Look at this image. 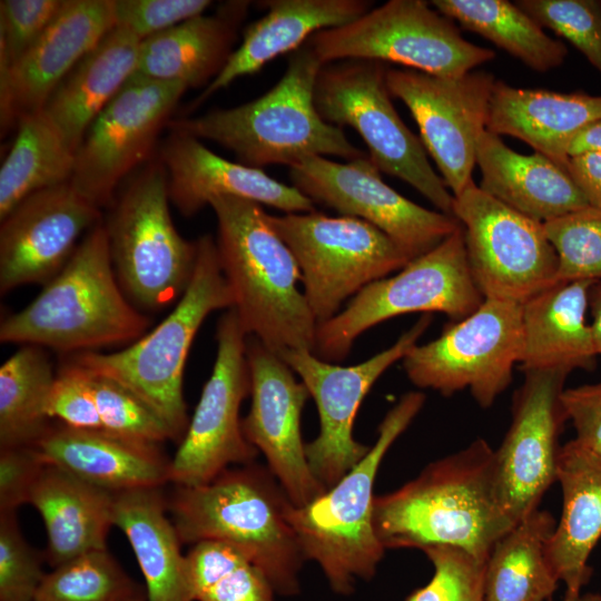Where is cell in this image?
<instances>
[{
  "label": "cell",
  "instance_id": "5bb4252c",
  "mask_svg": "<svg viewBox=\"0 0 601 601\" xmlns=\"http://www.w3.org/2000/svg\"><path fill=\"white\" fill-rule=\"evenodd\" d=\"M471 275L484 298L522 304L559 282L543 223L484 193L473 180L454 196Z\"/></svg>",
  "mask_w": 601,
  "mask_h": 601
},
{
  "label": "cell",
  "instance_id": "4dcf8cb0",
  "mask_svg": "<svg viewBox=\"0 0 601 601\" xmlns=\"http://www.w3.org/2000/svg\"><path fill=\"white\" fill-rule=\"evenodd\" d=\"M476 164L484 193L540 223L589 206L565 169L536 151H514L489 130L480 138Z\"/></svg>",
  "mask_w": 601,
  "mask_h": 601
},
{
  "label": "cell",
  "instance_id": "7c38bea8",
  "mask_svg": "<svg viewBox=\"0 0 601 601\" xmlns=\"http://www.w3.org/2000/svg\"><path fill=\"white\" fill-rule=\"evenodd\" d=\"M267 219L298 264L317 325L337 315L365 286L412 260L385 233L356 217L314 210L267 214Z\"/></svg>",
  "mask_w": 601,
  "mask_h": 601
},
{
  "label": "cell",
  "instance_id": "e575fe53",
  "mask_svg": "<svg viewBox=\"0 0 601 601\" xmlns=\"http://www.w3.org/2000/svg\"><path fill=\"white\" fill-rule=\"evenodd\" d=\"M555 519L536 509L494 544L484 571L485 601H548L559 579L546 555Z\"/></svg>",
  "mask_w": 601,
  "mask_h": 601
},
{
  "label": "cell",
  "instance_id": "f35d334b",
  "mask_svg": "<svg viewBox=\"0 0 601 601\" xmlns=\"http://www.w3.org/2000/svg\"><path fill=\"white\" fill-rule=\"evenodd\" d=\"M194 601H276L266 575L233 546L201 541L185 554Z\"/></svg>",
  "mask_w": 601,
  "mask_h": 601
},
{
  "label": "cell",
  "instance_id": "11a10c76",
  "mask_svg": "<svg viewBox=\"0 0 601 601\" xmlns=\"http://www.w3.org/2000/svg\"><path fill=\"white\" fill-rule=\"evenodd\" d=\"M548 601H551V599ZM577 601H601V594L593 592L584 593Z\"/></svg>",
  "mask_w": 601,
  "mask_h": 601
},
{
  "label": "cell",
  "instance_id": "ffe728a7",
  "mask_svg": "<svg viewBox=\"0 0 601 601\" xmlns=\"http://www.w3.org/2000/svg\"><path fill=\"white\" fill-rule=\"evenodd\" d=\"M513 394L512 418L494 450L495 483L500 502L516 524L539 504L556 481L560 435L568 421L561 395L569 372L525 370Z\"/></svg>",
  "mask_w": 601,
  "mask_h": 601
},
{
  "label": "cell",
  "instance_id": "ac0fdd59",
  "mask_svg": "<svg viewBox=\"0 0 601 601\" xmlns=\"http://www.w3.org/2000/svg\"><path fill=\"white\" fill-rule=\"evenodd\" d=\"M289 179L314 204L374 225L411 259L462 226L454 216L424 208L390 187L368 156L346 162L308 157L289 168Z\"/></svg>",
  "mask_w": 601,
  "mask_h": 601
},
{
  "label": "cell",
  "instance_id": "277c9868",
  "mask_svg": "<svg viewBox=\"0 0 601 601\" xmlns=\"http://www.w3.org/2000/svg\"><path fill=\"white\" fill-rule=\"evenodd\" d=\"M323 62L307 45L290 53L278 82L260 97L234 108L170 120V130L211 140L237 161L263 169L289 168L305 158L337 156L347 161L366 154L344 131L326 122L314 104V87Z\"/></svg>",
  "mask_w": 601,
  "mask_h": 601
},
{
  "label": "cell",
  "instance_id": "7402d4cb",
  "mask_svg": "<svg viewBox=\"0 0 601 601\" xmlns=\"http://www.w3.org/2000/svg\"><path fill=\"white\" fill-rule=\"evenodd\" d=\"M100 208L69 181L19 203L0 228V292L49 283L67 264L85 230L100 221Z\"/></svg>",
  "mask_w": 601,
  "mask_h": 601
},
{
  "label": "cell",
  "instance_id": "7bdbcfd3",
  "mask_svg": "<svg viewBox=\"0 0 601 601\" xmlns=\"http://www.w3.org/2000/svg\"><path fill=\"white\" fill-rule=\"evenodd\" d=\"M541 27L571 42L601 75V1L518 0Z\"/></svg>",
  "mask_w": 601,
  "mask_h": 601
},
{
  "label": "cell",
  "instance_id": "8fae6325",
  "mask_svg": "<svg viewBox=\"0 0 601 601\" xmlns=\"http://www.w3.org/2000/svg\"><path fill=\"white\" fill-rule=\"evenodd\" d=\"M307 45L324 65L376 60L443 77L465 75L495 57L423 0H390L347 24L314 33Z\"/></svg>",
  "mask_w": 601,
  "mask_h": 601
},
{
  "label": "cell",
  "instance_id": "74e56055",
  "mask_svg": "<svg viewBox=\"0 0 601 601\" xmlns=\"http://www.w3.org/2000/svg\"><path fill=\"white\" fill-rule=\"evenodd\" d=\"M56 375L37 345H22L0 367V449L32 446L48 430Z\"/></svg>",
  "mask_w": 601,
  "mask_h": 601
},
{
  "label": "cell",
  "instance_id": "b9f144b4",
  "mask_svg": "<svg viewBox=\"0 0 601 601\" xmlns=\"http://www.w3.org/2000/svg\"><path fill=\"white\" fill-rule=\"evenodd\" d=\"M81 368L104 431L155 444L175 440L167 424L135 393L112 378Z\"/></svg>",
  "mask_w": 601,
  "mask_h": 601
},
{
  "label": "cell",
  "instance_id": "52a82bcc",
  "mask_svg": "<svg viewBox=\"0 0 601 601\" xmlns=\"http://www.w3.org/2000/svg\"><path fill=\"white\" fill-rule=\"evenodd\" d=\"M424 403L422 392L404 394L380 423L377 439L361 462L311 503L287 508L306 561L316 562L341 595L352 594L358 580H371L384 556L373 528L375 477L386 452Z\"/></svg>",
  "mask_w": 601,
  "mask_h": 601
},
{
  "label": "cell",
  "instance_id": "4fadbf2b",
  "mask_svg": "<svg viewBox=\"0 0 601 601\" xmlns=\"http://www.w3.org/2000/svg\"><path fill=\"white\" fill-rule=\"evenodd\" d=\"M521 351V304L485 298L435 339L416 344L402 365L416 387L446 397L467 390L479 406L489 408L510 386Z\"/></svg>",
  "mask_w": 601,
  "mask_h": 601
},
{
  "label": "cell",
  "instance_id": "603a6c76",
  "mask_svg": "<svg viewBox=\"0 0 601 601\" xmlns=\"http://www.w3.org/2000/svg\"><path fill=\"white\" fill-rule=\"evenodd\" d=\"M115 26L112 0H63L40 38L0 71L2 131L42 110L60 82Z\"/></svg>",
  "mask_w": 601,
  "mask_h": 601
},
{
  "label": "cell",
  "instance_id": "f5cc1de1",
  "mask_svg": "<svg viewBox=\"0 0 601 601\" xmlns=\"http://www.w3.org/2000/svg\"><path fill=\"white\" fill-rule=\"evenodd\" d=\"M589 151H601V121L582 130L569 147V157Z\"/></svg>",
  "mask_w": 601,
  "mask_h": 601
},
{
  "label": "cell",
  "instance_id": "83f0119b",
  "mask_svg": "<svg viewBox=\"0 0 601 601\" xmlns=\"http://www.w3.org/2000/svg\"><path fill=\"white\" fill-rule=\"evenodd\" d=\"M601 121V95L516 88L495 80L486 130L515 137L566 170L569 147Z\"/></svg>",
  "mask_w": 601,
  "mask_h": 601
},
{
  "label": "cell",
  "instance_id": "5b68a950",
  "mask_svg": "<svg viewBox=\"0 0 601 601\" xmlns=\"http://www.w3.org/2000/svg\"><path fill=\"white\" fill-rule=\"evenodd\" d=\"M149 325L118 282L107 229L99 221L42 292L1 322L0 342L77 354L131 344Z\"/></svg>",
  "mask_w": 601,
  "mask_h": 601
},
{
  "label": "cell",
  "instance_id": "60d3db41",
  "mask_svg": "<svg viewBox=\"0 0 601 601\" xmlns=\"http://www.w3.org/2000/svg\"><path fill=\"white\" fill-rule=\"evenodd\" d=\"M559 258L558 279H601V208L587 206L543 223Z\"/></svg>",
  "mask_w": 601,
  "mask_h": 601
},
{
  "label": "cell",
  "instance_id": "ab89813d",
  "mask_svg": "<svg viewBox=\"0 0 601 601\" xmlns=\"http://www.w3.org/2000/svg\"><path fill=\"white\" fill-rule=\"evenodd\" d=\"M134 583L107 549L76 556L46 573L33 601H129Z\"/></svg>",
  "mask_w": 601,
  "mask_h": 601
},
{
  "label": "cell",
  "instance_id": "3957f363",
  "mask_svg": "<svg viewBox=\"0 0 601 601\" xmlns=\"http://www.w3.org/2000/svg\"><path fill=\"white\" fill-rule=\"evenodd\" d=\"M211 206L217 220L219 263L247 333L275 353L313 352L317 323L303 292L298 264L267 219L262 205L219 196Z\"/></svg>",
  "mask_w": 601,
  "mask_h": 601
},
{
  "label": "cell",
  "instance_id": "6da1fadb",
  "mask_svg": "<svg viewBox=\"0 0 601 601\" xmlns=\"http://www.w3.org/2000/svg\"><path fill=\"white\" fill-rule=\"evenodd\" d=\"M514 525L497 495L494 450L480 437L373 503V528L385 550L451 546L486 562Z\"/></svg>",
  "mask_w": 601,
  "mask_h": 601
},
{
  "label": "cell",
  "instance_id": "db71d44e",
  "mask_svg": "<svg viewBox=\"0 0 601 601\" xmlns=\"http://www.w3.org/2000/svg\"><path fill=\"white\" fill-rule=\"evenodd\" d=\"M589 308L592 316L590 324L594 348L601 356V279L595 280L589 292Z\"/></svg>",
  "mask_w": 601,
  "mask_h": 601
},
{
  "label": "cell",
  "instance_id": "44dd1931",
  "mask_svg": "<svg viewBox=\"0 0 601 601\" xmlns=\"http://www.w3.org/2000/svg\"><path fill=\"white\" fill-rule=\"evenodd\" d=\"M246 356L252 404L242 418L244 435L264 454L292 504L304 506L326 492L309 467L300 430L311 395L286 362L257 337L247 335Z\"/></svg>",
  "mask_w": 601,
  "mask_h": 601
},
{
  "label": "cell",
  "instance_id": "c3c4849f",
  "mask_svg": "<svg viewBox=\"0 0 601 601\" xmlns=\"http://www.w3.org/2000/svg\"><path fill=\"white\" fill-rule=\"evenodd\" d=\"M46 412L70 427L104 431L85 371L71 361L56 374Z\"/></svg>",
  "mask_w": 601,
  "mask_h": 601
},
{
  "label": "cell",
  "instance_id": "f546056e",
  "mask_svg": "<svg viewBox=\"0 0 601 601\" xmlns=\"http://www.w3.org/2000/svg\"><path fill=\"white\" fill-rule=\"evenodd\" d=\"M594 280H561L521 304L525 370L592 371L597 352L585 316Z\"/></svg>",
  "mask_w": 601,
  "mask_h": 601
},
{
  "label": "cell",
  "instance_id": "9c48e42d",
  "mask_svg": "<svg viewBox=\"0 0 601 601\" xmlns=\"http://www.w3.org/2000/svg\"><path fill=\"white\" fill-rule=\"evenodd\" d=\"M484 299L469 268L461 226L396 275L365 286L337 315L318 324L313 353L323 361L339 362L359 335L384 321L408 313L439 312L450 322H459Z\"/></svg>",
  "mask_w": 601,
  "mask_h": 601
},
{
  "label": "cell",
  "instance_id": "d4e9b609",
  "mask_svg": "<svg viewBox=\"0 0 601 601\" xmlns=\"http://www.w3.org/2000/svg\"><path fill=\"white\" fill-rule=\"evenodd\" d=\"M32 447L46 464L112 493L170 482L171 461L157 444L111 432L49 426Z\"/></svg>",
  "mask_w": 601,
  "mask_h": 601
},
{
  "label": "cell",
  "instance_id": "30bf717a",
  "mask_svg": "<svg viewBox=\"0 0 601 601\" xmlns=\"http://www.w3.org/2000/svg\"><path fill=\"white\" fill-rule=\"evenodd\" d=\"M386 72L384 62L376 60L323 65L314 87L316 110L331 125L355 129L381 173L404 180L440 211L453 216L454 196L432 168L421 139L395 110Z\"/></svg>",
  "mask_w": 601,
  "mask_h": 601
},
{
  "label": "cell",
  "instance_id": "836d02e7",
  "mask_svg": "<svg viewBox=\"0 0 601 601\" xmlns=\"http://www.w3.org/2000/svg\"><path fill=\"white\" fill-rule=\"evenodd\" d=\"M161 487L116 492L114 525L127 536L144 574L146 601H194L185 570L181 541Z\"/></svg>",
  "mask_w": 601,
  "mask_h": 601
},
{
  "label": "cell",
  "instance_id": "8992f818",
  "mask_svg": "<svg viewBox=\"0 0 601 601\" xmlns=\"http://www.w3.org/2000/svg\"><path fill=\"white\" fill-rule=\"evenodd\" d=\"M196 242L190 283L160 324L118 352H82L70 359L135 393L167 424L175 441H181L189 424L183 381L193 341L210 313L234 306L215 238L204 235Z\"/></svg>",
  "mask_w": 601,
  "mask_h": 601
},
{
  "label": "cell",
  "instance_id": "e0dca14e",
  "mask_svg": "<svg viewBox=\"0 0 601 601\" xmlns=\"http://www.w3.org/2000/svg\"><path fill=\"white\" fill-rule=\"evenodd\" d=\"M187 88L134 75L105 107L75 152L70 185L101 208L119 183L149 160Z\"/></svg>",
  "mask_w": 601,
  "mask_h": 601
},
{
  "label": "cell",
  "instance_id": "d6a6232c",
  "mask_svg": "<svg viewBox=\"0 0 601 601\" xmlns=\"http://www.w3.org/2000/svg\"><path fill=\"white\" fill-rule=\"evenodd\" d=\"M115 493L46 464L27 503L40 513L47 531L46 559L55 568L76 556L106 549L114 525Z\"/></svg>",
  "mask_w": 601,
  "mask_h": 601
},
{
  "label": "cell",
  "instance_id": "9a60e30c",
  "mask_svg": "<svg viewBox=\"0 0 601 601\" xmlns=\"http://www.w3.org/2000/svg\"><path fill=\"white\" fill-rule=\"evenodd\" d=\"M216 342L211 375L170 462V482L178 486L207 483L230 465L255 462L259 453L244 435L239 416L252 377L247 333L234 308L218 319Z\"/></svg>",
  "mask_w": 601,
  "mask_h": 601
},
{
  "label": "cell",
  "instance_id": "4316f807",
  "mask_svg": "<svg viewBox=\"0 0 601 601\" xmlns=\"http://www.w3.org/2000/svg\"><path fill=\"white\" fill-rule=\"evenodd\" d=\"M268 9L248 24L240 45L220 73L190 102L188 112L236 79L259 71L267 62L294 52L316 32L347 24L371 10L366 0H268Z\"/></svg>",
  "mask_w": 601,
  "mask_h": 601
},
{
  "label": "cell",
  "instance_id": "484cf974",
  "mask_svg": "<svg viewBox=\"0 0 601 601\" xmlns=\"http://www.w3.org/2000/svg\"><path fill=\"white\" fill-rule=\"evenodd\" d=\"M556 481L562 513L548 541L546 555L565 585L564 601H577L592 575L588 561L601 538V455L572 439L561 446Z\"/></svg>",
  "mask_w": 601,
  "mask_h": 601
},
{
  "label": "cell",
  "instance_id": "681fc988",
  "mask_svg": "<svg viewBox=\"0 0 601 601\" xmlns=\"http://www.w3.org/2000/svg\"><path fill=\"white\" fill-rule=\"evenodd\" d=\"M46 463L32 446L0 449V512H16Z\"/></svg>",
  "mask_w": 601,
  "mask_h": 601
},
{
  "label": "cell",
  "instance_id": "f907efd6",
  "mask_svg": "<svg viewBox=\"0 0 601 601\" xmlns=\"http://www.w3.org/2000/svg\"><path fill=\"white\" fill-rule=\"evenodd\" d=\"M561 402L575 431L573 440L601 455V382L564 388Z\"/></svg>",
  "mask_w": 601,
  "mask_h": 601
},
{
  "label": "cell",
  "instance_id": "2e32d148",
  "mask_svg": "<svg viewBox=\"0 0 601 601\" xmlns=\"http://www.w3.org/2000/svg\"><path fill=\"white\" fill-rule=\"evenodd\" d=\"M431 323V314L422 315L392 346L351 366L323 361L305 348L278 353L315 401L321 427L318 435L306 443L305 451L313 474L326 490L370 451L371 446L355 440L353 431L363 400L380 376L417 344Z\"/></svg>",
  "mask_w": 601,
  "mask_h": 601
},
{
  "label": "cell",
  "instance_id": "ba28073f",
  "mask_svg": "<svg viewBox=\"0 0 601 601\" xmlns=\"http://www.w3.org/2000/svg\"><path fill=\"white\" fill-rule=\"evenodd\" d=\"M167 175L150 161L115 203L106 229L112 265L128 298L147 311H160L188 287L197 242L177 231L169 211Z\"/></svg>",
  "mask_w": 601,
  "mask_h": 601
},
{
  "label": "cell",
  "instance_id": "cb8c5ba5",
  "mask_svg": "<svg viewBox=\"0 0 601 601\" xmlns=\"http://www.w3.org/2000/svg\"><path fill=\"white\" fill-rule=\"evenodd\" d=\"M158 160L166 170L169 200L184 216L195 215L219 196L249 199L285 214L315 210V204L294 186L263 169L227 160L185 132L171 130Z\"/></svg>",
  "mask_w": 601,
  "mask_h": 601
},
{
  "label": "cell",
  "instance_id": "816d5d0a",
  "mask_svg": "<svg viewBox=\"0 0 601 601\" xmlns=\"http://www.w3.org/2000/svg\"><path fill=\"white\" fill-rule=\"evenodd\" d=\"M566 171L584 195L588 204L601 208V151L571 156Z\"/></svg>",
  "mask_w": 601,
  "mask_h": 601
},
{
  "label": "cell",
  "instance_id": "8d00e7d4",
  "mask_svg": "<svg viewBox=\"0 0 601 601\" xmlns=\"http://www.w3.org/2000/svg\"><path fill=\"white\" fill-rule=\"evenodd\" d=\"M431 6L462 28L505 50L529 68L545 72L560 67L566 46L508 0H432Z\"/></svg>",
  "mask_w": 601,
  "mask_h": 601
},
{
  "label": "cell",
  "instance_id": "f6af8a7d",
  "mask_svg": "<svg viewBox=\"0 0 601 601\" xmlns=\"http://www.w3.org/2000/svg\"><path fill=\"white\" fill-rule=\"evenodd\" d=\"M45 575L41 556L21 534L16 512H0V601H33Z\"/></svg>",
  "mask_w": 601,
  "mask_h": 601
},
{
  "label": "cell",
  "instance_id": "d6986e66",
  "mask_svg": "<svg viewBox=\"0 0 601 601\" xmlns=\"http://www.w3.org/2000/svg\"><path fill=\"white\" fill-rule=\"evenodd\" d=\"M495 80L492 73L482 70L443 77L387 68L391 96L410 109L423 146L453 196L473 180L477 145L486 130Z\"/></svg>",
  "mask_w": 601,
  "mask_h": 601
},
{
  "label": "cell",
  "instance_id": "d590c367",
  "mask_svg": "<svg viewBox=\"0 0 601 601\" xmlns=\"http://www.w3.org/2000/svg\"><path fill=\"white\" fill-rule=\"evenodd\" d=\"M75 152L40 110L21 118L0 169V220L30 195L70 180Z\"/></svg>",
  "mask_w": 601,
  "mask_h": 601
},
{
  "label": "cell",
  "instance_id": "bcb514c9",
  "mask_svg": "<svg viewBox=\"0 0 601 601\" xmlns=\"http://www.w3.org/2000/svg\"><path fill=\"white\" fill-rule=\"evenodd\" d=\"M63 0L0 1V71L13 66L55 19Z\"/></svg>",
  "mask_w": 601,
  "mask_h": 601
},
{
  "label": "cell",
  "instance_id": "7a4b0ae2",
  "mask_svg": "<svg viewBox=\"0 0 601 601\" xmlns=\"http://www.w3.org/2000/svg\"><path fill=\"white\" fill-rule=\"evenodd\" d=\"M290 503L267 465L253 462L200 485H176L167 509L181 544H228L266 575L277 594L294 597L306 559L286 516Z\"/></svg>",
  "mask_w": 601,
  "mask_h": 601
},
{
  "label": "cell",
  "instance_id": "ee69618b",
  "mask_svg": "<svg viewBox=\"0 0 601 601\" xmlns=\"http://www.w3.org/2000/svg\"><path fill=\"white\" fill-rule=\"evenodd\" d=\"M423 552L434 573L406 601H485V562L451 546H431Z\"/></svg>",
  "mask_w": 601,
  "mask_h": 601
},
{
  "label": "cell",
  "instance_id": "f1b7e54d",
  "mask_svg": "<svg viewBox=\"0 0 601 601\" xmlns=\"http://www.w3.org/2000/svg\"><path fill=\"white\" fill-rule=\"evenodd\" d=\"M248 1H228L211 14H199L140 41L136 75L207 87L234 52Z\"/></svg>",
  "mask_w": 601,
  "mask_h": 601
},
{
  "label": "cell",
  "instance_id": "9f6ffc18",
  "mask_svg": "<svg viewBox=\"0 0 601 601\" xmlns=\"http://www.w3.org/2000/svg\"><path fill=\"white\" fill-rule=\"evenodd\" d=\"M129 601H145V599L141 597L140 593H138L136 597H134V598L130 599Z\"/></svg>",
  "mask_w": 601,
  "mask_h": 601
},
{
  "label": "cell",
  "instance_id": "7dc6e473",
  "mask_svg": "<svg viewBox=\"0 0 601 601\" xmlns=\"http://www.w3.org/2000/svg\"><path fill=\"white\" fill-rule=\"evenodd\" d=\"M116 26L144 40L204 14L208 0H112Z\"/></svg>",
  "mask_w": 601,
  "mask_h": 601
},
{
  "label": "cell",
  "instance_id": "1f68e13d",
  "mask_svg": "<svg viewBox=\"0 0 601 601\" xmlns=\"http://www.w3.org/2000/svg\"><path fill=\"white\" fill-rule=\"evenodd\" d=\"M140 41L115 26L46 102L42 111L73 152L95 119L136 73Z\"/></svg>",
  "mask_w": 601,
  "mask_h": 601
}]
</instances>
